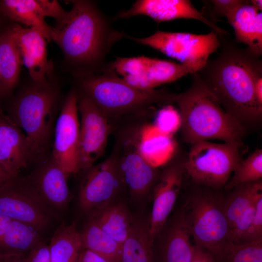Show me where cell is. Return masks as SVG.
I'll return each instance as SVG.
<instances>
[{
    "label": "cell",
    "instance_id": "obj_24",
    "mask_svg": "<svg viewBox=\"0 0 262 262\" xmlns=\"http://www.w3.org/2000/svg\"><path fill=\"white\" fill-rule=\"evenodd\" d=\"M149 219L134 218L128 237L122 245L120 262H154V240Z\"/></svg>",
    "mask_w": 262,
    "mask_h": 262
},
{
    "label": "cell",
    "instance_id": "obj_1",
    "mask_svg": "<svg viewBox=\"0 0 262 262\" xmlns=\"http://www.w3.org/2000/svg\"><path fill=\"white\" fill-rule=\"evenodd\" d=\"M218 35L217 55L194 74L228 114L244 126L255 124L262 117L254 93L255 79L262 73L261 56L236 45L228 33Z\"/></svg>",
    "mask_w": 262,
    "mask_h": 262
},
{
    "label": "cell",
    "instance_id": "obj_6",
    "mask_svg": "<svg viewBox=\"0 0 262 262\" xmlns=\"http://www.w3.org/2000/svg\"><path fill=\"white\" fill-rule=\"evenodd\" d=\"M183 209L196 245L222 260L225 246L231 242L223 199L210 192H196L190 196Z\"/></svg>",
    "mask_w": 262,
    "mask_h": 262
},
{
    "label": "cell",
    "instance_id": "obj_21",
    "mask_svg": "<svg viewBox=\"0 0 262 262\" xmlns=\"http://www.w3.org/2000/svg\"><path fill=\"white\" fill-rule=\"evenodd\" d=\"M233 27L235 41L246 45L254 53L262 55V9L246 0L227 18Z\"/></svg>",
    "mask_w": 262,
    "mask_h": 262
},
{
    "label": "cell",
    "instance_id": "obj_45",
    "mask_svg": "<svg viewBox=\"0 0 262 262\" xmlns=\"http://www.w3.org/2000/svg\"><path fill=\"white\" fill-rule=\"evenodd\" d=\"M2 95H3V91H2V85H1L0 77V97Z\"/></svg>",
    "mask_w": 262,
    "mask_h": 262
},
{
    "label": "cell",
    "instance_id": "obj_33",
    "mask_svg": "<svg viewBox=\"0 0 262 262\" xmlns=\"http://www.w3.org/2000/svg\"><path fill=\"white\" fill-rule=\"evenodd\" d=\"M153 125L162 133L171 136L180 128V112L172 105L165 104L157 112Z\"/></svg>",
    "mask_w": 262,
    "mask_h": 262
},
{
    "label": "cell",
    "instance_id": "obj_35",
    "mask_svg": "<svg viewBox=\"0 0 262 262\" xmlns=\"http://www.w3.org/2000/svg\"><path fill=\"white\" fill-rule=\"evenodd\" d=\"M211 3V20L216 24L218 17H229L234 12L245 0H212L208 1Z\"/></svg>",
    "mask_w": 262,
    "mask_h": 262
},
{
    "label": "cell",
    "instance_id": "obj_40",
    "mask_svg": "<svg viewBox=\"0 0 262 262\" xmlns=\"http://www.w3.org/2000/svg\"><path fill=\"white\" fill-rule=\"evenodd\" d=\"M0 262H28L27 255L0 253Z\"/></svg>",
    "mask_w": 262,
    "mask_h": 262
},
{
    "label": "cell",
    "instance_id": "obj_14",
    "mask_svg": "<svg viewBox=\"0 0 262 262\" xmlns=\"http://www.w3.org/2000/svg\"><path fill=\"white\" fill-rule=\"evenodd\" d=\"M78 100L77 90L73 88L65 99L55 128L52 159L69 176L79 172Z\"/></svg>",
    "mask_w": 262,
    "mask_h": 262
},
{
    "label": "cell",
    "instance_id": "obj_41",
    "mask_svg": "<svg viewBox=\"0 0 262 262\" xmlns=\"http://www.w3.org/2000/svg\"><path fill=\"white\" fill-rule=\"evenodd\" d=\"M254 93L256 100L262 105V73L259 74L255 79Z\"/></svg>",
    "mask_w": 262,
    "mask_h": 262
},
{
    "label": "cell",
    "instance_id": "obj_28",
    "mask_svg": "<svg viewBox=\"0 0 262 262\" xmlns=\"http://www.w3.org/2000/svg\"><path fill=\"white\" fill-rule=\"evenodd\" d=\"M45 236L33 227L12 220L0 241V253L27 255Z\"/></svg>",
    "mask_w": 262,
    "mask_h": 262
},
{
    "label": "cell",
    "instance_id": "obj_32",
    "mask_svg": "<svg viewBox=\"0 0 262 262\" xmlns=\"http://www.w3.org/2000/svg\"><path fill=\"white\" fill-rule=\"evenodd\" d=\"M226 262H262V241L252 243H229L222 260Z\"/></svg>",
    "mask_w": 262,
    "mask_h": 262
},
{
    "label": "cell",
    "instance_id": "obj_36",
    "mask_svg": "<svg viewBox=\"0 0 262 262\" xmlns=\"http://www.w3.org/2000/svg\"><path fill=\"white\" fill-rule=\"evenodd\" d=\"M46 16L55 19L56 23L63 21L67 16L68 12L65 11L58 1L55 0H39Z\"/></svg>",
    "mask_w": 262,
    "mask_h": 262
},
{
    "label": "cell",
    "instance_id": "obj_42",
    "mask_svg": "<svg viewBox=\"0 0 262 262\" xmlns=\"http://www.w3.org/2000/svg\"><path fill=\"white\" fill-rule=\"evenodd\" d=\"M14 179L0 164V187L9 182Z\"/></svg>",
    "mask_w": 262,
    "mask_h": 262
},
{
    "label": "cell",
    "instance_id": "obj_2",
    "mask_svg": "<svg viewBox=\"0 0 262 262\" xmlns=\"http://www.w3.org/2000/svg\"><path fill=\"white\" fill-rule=\"evenodd\" d=\"M66 19L52 28L51 40L62 49L71 73L78 80L102 72L114 45L126 34L94 2L73 0Z\"/></svg>",
    "mask_w": 262,
    "mask_h": 262
},
{
    "label": "cell",
    "instance_id": "obj_17",
    "mask_svg": "<svg viewBox=\"0 0 262 262\" xmlns=\"http://www.w3.org/2000/svg\"><path fill=\"white\" fill-rule=\"evenodd\" d=\"M183 163L176 162L160 173L153 192V205L149 218V229L153 239L159 233L167 221L180 190Z\"/></svg>",
    "mask_w": 262,
    "mask_h": 262
},
{
    "label": "cell",
    "instance_id": "obj_23",
    "mask_svg": "<svg viewBox=\"0 0 262 262\" xmlns=\"http://www.w3.org/2000/svg\"><path fill=\"white\" fill-rule=\"evenodd\" d=\"M0 10L10 19L39 32L47 41H51L52 27L45 19L39 0H3Z\"/></svg>",
    "mask_w": 262,
    "mask_h": 262
},
{
    "label": "cell",
    "instance_id": "obj_31",
    "mask_svg": "<svg viewBox=\"0 0 262 262\" xmlns=\"http://www.w3.org/2000/svg\"><path fill=\"white\" fill-rule=\"evenodd\" d=\"M231 179L225 185L226 190H231L241 185L261 180L262 150L257 149L244 161H241L234 171Z\"/></svg>",
    "mask_w": 262,
    "mask_h": 262
},
{
    "label": "cell",
    "instance_id": "obj_25",
    "mask_svg": "<svg viewBox=\"0 0 262 262\" xmlns=\"http://www.w3.org/2000/svg\"><path fill=\"white\" fill-rule=\"evenodd\" d=\"M138 148L145 159L157 167L171 157L175 143L171 136L162 133L153 124L143 123L139 132Z\"/></svg>",
    "mask_w": 262,
    "mask_h": 262
},
{
    "label": "cell",
    "instance_id": "obj_37",
    "mask_svg": "<svg viewBox=\"0 0 262 262\" xmlns=\"http://www.w3.org/2000/svg\"><path fill=\"white\" fill-rule=\"evenodd\" d=\"M28 262H51L49 244L45 240L39 243L27 254Z\"/></svg>",
    "mask_w": 262,
    "mask_h": 262
},
{
    "label": "cell",
    "instance_id": "obj_30",
    "mask_svg": "<svg viewBox=\"0 0 262 262\" xmlns=\"http://www.w3.org/2000/svg\"><path fill=\"white\" fill-rule=\"evenodd\" d=\"M79 232L83 249L91 250L110 262H120L122 245L94 223L87 220L83 228Z\"/></svg>",
    "mask_w": 262,
    "mask_h": 262
},
{
    "label": "cell",
    "instance_id": "obj_46",
    "mask_svg": "<svg viewBox=\"0 0 262 262\" xmlns=\"http://www.w3.org/2000/svg\"><path fill=\"white\" fill-rule=\"evenodd\" d=\"M2 114V112H1V110L0 109V116Z\"/></svg>",
    "mask_w": 262,
    "mask_h": 262
},
{
    "label": "cell",
    "instance_id": "obj_16",
    "mask_svg": "<svg viewBox=\"0 0 262 262\" xmlns=\"http://www.w3.org/2000/svg\"><path fill=\"white\" fill-rule=\"evenodd\" d=\"M143 15L157 23L179 18L199 20L210 27L218 34L227 32L210 20L188 0H138L128 10H123L114 17V20Z\"/></svg>",
    "mask_w": 262,
    "mask_h": 262
},
{
    "label": "cell",
    "instance_id": "obj_44",
    "mask_svg": "<svg viewBox=\"0 0 262 262\" xmlns=\"http://www.w3.org/2000/svg\"><path fill=\"white\" fill-rule=\"evenodd\" d=\"M250 2L254 6L262 9V0H251Z\"/></svg>",
    "mask_w": 262,
    "mask_h": 262
},
{
    "label": "cell",
    "instance_id": "obj_11",
    "mask_svg": "<svg viewBox=\"0 0 262 262\" xmlns=\"http://www.w3.org/2000/svg\"><path fill=\"white\" fill-rule=\"evenodd\" d=\"M111 64L116 73L122 76L126 82L143 90L155 89L199 70L194 66L144 56L117 57Z\"/></svg>",
    "mask_w": 262,
    "mask_h": 262
},
{
    "label": "cell",
    "instance_id": "obj_13",
    "mask_svg": "<svg viewBox=\"0 0 262 262\" xmlns=\"http://www.w3.org/2000/svg\"><path fill=\"white\" fill-rule=\"evenodd\" d=\"M81 115L78 143L79 171H86L103 154L112 127L105 116L89 98L78 94Z\"/></svg>",
    "mask_w": 262,
    "mask_h": 262
},
{
    "label": "cell",
    "instance_id": "obj_12",
    "mask_svg": "<svg viewBox=\"0 0 262 262\" xmlns=\"http://www.w3.org/2000/svg\"><path fill=\"white\" fill-rule=\"evenodd\" d=\"M80 188L79 205L87 217L127 191L117 159L112 151L102 162L87 170Z\"/></svg>",
    "mask_w": 262,
    "mask_h": 262
},
{
    "label": "cell",
    "instance_id": "obj_20",
    "mask_svg": "<svg viewBox=\"0 0 262 262\" xmlns=\"http://www.w3.org/2000/svg\"><path fill=\"white\" fill-rule=\"evenodd\" d=\"M160 231L164 232L160 246L161 262H190L195 246L190 242L191 235L183 208Z\"/></svg>",
    "mask_w": 262,
    "mask_h": 262
},
{
    "label": "cell",
    "instance_id": "obj_5",
    "mask_svg": "<svg viewBox=\"0 0 262 262\" xmlns=\"http://www.w3.org/2000/svg\"><path fill=\"white\" fill-rule=\"evenodd\" d=\"M57 100L56 92L48 82H34L14 102L12 120L29 141L33 157L44 153L49 145Z\"/></svg>",
    "mask_w": 262,
    "mask_h": 262
},
{
    "label": "cell",
    "instance_id": "obj_10",
    "mask_svg": "<svg viewBox=\"0 0 262 262\" xmlns=\"http://www.w3.org/2000/svg\"><path fill=\"white\" fill-rule=\"evenodd\" d=\"M125 38L156 49L182 64L199 69L220 46L218 35L213 31L207 34H196L158 30L146 37L137 38L126 34Z\"/></svg>",
    "mask_w": 262,
    "mask_h": 262
},
{
    "label": "cell",
    "instance_id": "obj_4",
    "mask_svg": "<svg viewBox=\"0 0 262 262\" xmlns=\"http://www.w3.org/2000/svg\"><path fill=\"white\" fill-rule=\"evenodd\" d=\"M193 75L191 87L176 94L183 140L193 145L211 139L222 140L241 147L245 126L228 114L199 78Z\"/></svg>",
    "mask_w": 262,
    "mask_h": 262
},
{
    "label": "cell",
    "instance_id": "obj_26",
    "mask_svg": "<svg viewBox=\"0 0 262 262\" xmlns=\"http://www.w3.org/2000/svg\"><path fill=\"white\" fill-rule=\"evenodd\" d=\"M49 246L51 262H79L83 250L76 225L63 221L51 234Z\"/></svg>",
    "mask_w": 262,
    "mask_h": 262
},
{
    "label": "cell",
    "instance_id": "obj_29",
    "mask_svg": "<svg viewBox=\"0 0 262 262\" xmlns=\"http://www.w3.org/2000/svg\"><path fill=\"white\" fill-rule=\"evenodd\" d=\"M23 65L9 28L0 32V77L3 95L16 84Z\"/></svg>",
    "mask_w": 262,
    "mask_h": 262
},
{
    "label": "cell",
    "instance_id": "obj_3",
    "mask_svg": "<svg viewBox=\"0 0 262 262\" xmlns=\"http://www.w3.org/2000/svg\"><path fill=\"white\" fill-rule=\"evenodd\" d=\"M78 94L87 97L99 108L112 128L120 119L143 118L155 105L175 103L176 94L165 89H137L119 77L108 63L101 72L78 80Z\"/></svg>",
    "mask_w": 262,
    "mask_h": 262
},
{
    "label": "cell",
    "instance_id": "obj_15",
    "mask_svg": "<svg viewBox=\"0 0 262 262\" xmlns=\"http://www.w3.org/2000/svg\"><path fill=\"white\" fill-rule=\"evenodd\" d=\"M68 177L52 159L24 179L43 203L61 219L72 197L67 182Z\"/></svg>",
    "mask_w": 262,
    "mask_h": 262
},
{
    "label": "cell",
    "instance_id": "obj_7",
    "mask_svg": "<svg viewBox=\"0 0 262 262\" xmlns=\"http://www.w3.org/2000/svg\"><path fill=\"white\" fill-rule=\"evenodd\" d=\"M142 121L117 126L113 150L121 172L126 190L135 201L143 200L153 191L160 173L142 156L138 140Z\"/></svg>",
    "mask_w": 262,
    "mask_h": 262
},
{
    "label": "cell",
    "instance_id": "obj_9",
    "mask_svg": "<svg viewBox=\"0 0 262 262\" xmlns=\"http://www.w3.org/2000/svg\"><path fill=\"white\" fill-rule=\"evenodd\" d=\"M0 215L27 224L45 236L52 234L63 221L18 177L0 187Z\"/></svg>",
    "mask_w": 262,
    "mask_h": 262
},
{
    "label": "cell",
    "instance_id": "obj_19",
    "mask_svg": "<svg viewBox=\"0 0 262 262\" xmlns=\"http://www.w3.org/2000/svg\"><path fill=\"white\" fill-rule=\"evenodd\" d=\"M33 158L27 137L12 119L0 116V164L13 178Z\"/></svg>",
    "mask_w": 262,
    "mask_h": 262
},
{
    "label": "cell",
    "instance_id": "obj_22",
    "mask_svg": "<svg viewBox=\"0 0 262 262\" xmlns=\"http://www.w3.org/2000/svg\"><path fill=\"white\" fill-rule=\"evenodd\" d=\"M117 200L94 211L88 217L108 235L122 245L134 221L127 206Z\"/></svg>",
    "mask_w": 262,
    "mask_h": 262
},
{
    "label": "cell",
    "instance_id": "obj_34",
    "mask_svg": "<svg viewBox=\"0 0 262 262\" xmlns=\"http://www.w3.org/2000/svg\"><path fill=\"white\" fill-rule=\"evenodd\" d=\"M262 241V195L258 199L253 219L238 243Z\"/></svg>",
    "mask_w": 262,
    "mask_h": 262
},
{
    "label": "cell",
    "instance_id": "obj_38",
    "mask_svg": "<svg viewBox=\"0 0 262 262\" xmlns=\"http://www.w3.org/2000/svg\"><path fill=\"white\" fill-rule=\"evenodd\" d=\"M190 262H215V257L210 252L195 245L193 257Z\"/></svg>",
    "mask_w": 262,
    "mask_h": 262
},
{
    "label": "cell",
    "instance_id": "obj_27",
    "mask_svg": "<svg viewBox=\"0 0 262 262\" xmlns=\"http://www.w3.org/2000/svg\"><path fill=\"white\" fill-rule=\"evenodd\" d=\"M231 190L227 197L223 199L224 209L231 234L234 227L262 195V180L241 185Z\"/></svg>",
    "mask_w": 262,
    "mask_h": 262
},
{
    "label": "cell",
    "instance_id": "obj_39",
    "mask_svg": "<svg viewBox=\"0 0 262 262\" xmlns=\"http://www.w3.org/2000/svg\"><path fill=\"white\" fill-rule=\"evenodd\" d=\"M79 262H110L103 257L88 249H83Z\"/></svg>",
    "mask_w": 262,
    "mask_h": 262
},
{
    "label": "cell",
    "instance_id": "obj_43",
    "mask_svg": "<svg viewBox=\"0 0 262 262\" xmlns=\"http://www.w3.org/2000/svg\"><path fill=\"white\" fill-rule=\"evenodd\" d=\"M12 220L7 217L0 215V241Z\"/></svg>",
    "mask_w": 262,
    "mask_h": 262
},
{
    "label": "cell",
    "instance_id": "obj_18",
    "mask_svg": "<svg viewBox=\"0 0 262 262\" xmlns=\"http://www.w3.org/2000/svg\"><path fill=\"white\" fill-rule=\"evenodd\" d=\"M22 64L28 69L33 82H48L52 64L47 58L45 38L38 31L15 24L9 27Z\"/></svg>",
    "mask_w": 262,
    "mask_h": 262
},
{
    "label": "cell",
    "instance_id": "obj_8",
    "mask_svg": "<svg viewBox=\"0 0 262 262\" xmlns=\"http://www.w3.org/2000/svg\"><path fill=\"white\" fill-rule=\"evenodd\" d=\"M239 146L202 141L191 145L183 166L197 184L221 187L228 182L231 173L242 161Z\"/></svg>",
    "mask_w": 262,
    "mask_h": 262
}]
</instances>
